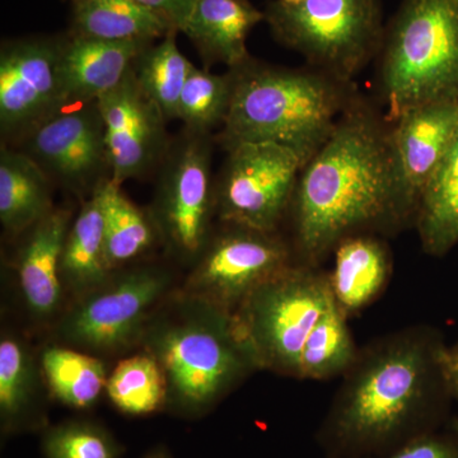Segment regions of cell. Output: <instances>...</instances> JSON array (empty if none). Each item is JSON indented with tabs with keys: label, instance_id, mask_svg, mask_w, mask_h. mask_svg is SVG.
I'll return each instance as SVG.
<instances>
[{
	"label": "cell",
	"instance_id": "cell-21",
	"mask_svg": "<svg viewBox=\"0 0 458 458\" xmlns=\"http://www.w3.org/2000/svg\"><path fill=\"white\" fill-rule=\"evenodd\" d=\"M99 185L72 222L60 260L63 284L81 294L106 282L111 273L105 259L104 205Z\"/></svg>",
	"mask_w": 458,
	"mask_h": 458
},
{
	"label": "cell",
	"instance_id": "cell-14",
	"mask_svg": "<svg viewBox=\"0 0 458 458\" xmlns=\"http://www.w3.org/2000/svg\"><path fill=\"white\" fill-rule=\"evenodd\" d=\"M457 131L458 99L418 105L391 120V161L403 223L414 221L428 181Z\"/></svg>",
	"mask_w": 458,
	"mask_h": 458
},
{
	"label": "cell",
	"instance_id": "cell-5",
	"mask_svg": "<svg viewBox=\"0 0 458 458\" xmlns=\"http://www.w3.org/2000/svg\"><path fill=\"white\" fill-rule=\"evenodd\" d=\"M436 351L415 335L394 336L370 351L344 386L336 409L340 436L369 445L399 432L426 399Z\"/></svg>",
	"mask_w": 458,
	"mask_h": 458
},
{
	"label": "cell",
	"instance_id": "cell-13",
	"mask_svg": "<svg viewBox=\"0 0 458 458\" xmlns=\"http://www.w3.org/2000/svg\"><path fill=\"white\" fill-rule=\"evenodd\" d=\"M62 42L23 38L7 42L0 53V131L21 140L64 110L60 86Z\"/></svg>",
	"mask_w": 458,
	"mask_h": 458
},
{
	"label": "cell",
	"instance_id": "cell-10",
	"mask_svg": "<svg viewBox=\"0 0 458 458\" xmlns=\"http://www.w3.org/2000/svg\"><path fill=\"white\" fill-rule=\"evenodd\" d=\"M170 276L141 267L108 278L82 294L60 324L66 343L93 352L119 351L140 335L148 315L164 297Z\"/></svg>",
	"mask_w": 458,
	"mask_h": 458
},
{
	"label": "cell",
	"instance_id": "cell-19",
	"mask_svg": "<svg viewBox=\"0 0 458 458\" xmlns=\"http://www.w3.org/2000/svg\"><path fill=\"white\" fill-rule=\"evenodd\" d=\"M390 270V254L378 238L360 233L343 240L328 276L337 306L345 315L360 311L381 293Z\"/></svg>",
	"mask_w": 458,
	"mask_h": 458
},
{
	"label": "cell",
	"instance_id": "cell-16",
	"mask_svg": "<svg viewBox=\"0 0 458 458\" xmlns=\"http://www.w3.org/2000/svg\"><path fill=\"white\" fill-rule=\"evenodd\" d=\"M146 41H105L74 36L62 41L60 86L64 106L98 101L123 82Z\"/></svg>",
	"mask_w": 458,
	"mask_h": 458
},
{
	"label": "cell",
	"instance_id": "cell-20",
	"mask_svg": "<svg viewBox=\"0 0 458 458\" xmlns=\"http://www.w3.org/2000/svg\"><path fill=\"white\" fill-rule=\"evenodd\" d=\"M51 180L22 150L0 149V222L12 233L32 228L53 210Z\"/></svg>",
	"mask_w": 458,
	"mask_h": 458
},
{
	"label": "cell",
	"instance_id": "cell-28",
	"mask_svg": "<svg viewBox=\"0 0 458 458\" xmlns=\"http://www.w3.org/2000/svg\"><path fill=\"white\" fill-rule=\"evenodd\" d=\"M106 391L123 414H152L167 403L164 369L149 352L132 355L117 364L108 376Z\"/></svg>",
	"mask_w": 458,
	"mask_h": 458
},
{
	"label": "cell",
	"instance_id": "cell-15",
	"mask_svg": "<svg viewBox=\"0 0 458 458\" xmlns=\"http://www.w3.org/2000/svg\"><path fill=\"white\" fill-rule=\"evenodd\" d=\"M98 104L114 183L122 186L126 180L144 176L164 161L168 152V122L140 89L132 68L119 86L98 99Z\"/></svg>",
	"mask_w": 458,
	"mask_h": 458
},
{
	"label": "cell",
	"instance_id": "cell-12",
	"mask_svg": "<svg viewBox=\"0 0 458 458\" xmlns=\"http://www.w3.org/2000/svg\"><path fill=\"white\" fill-rule=\"evenodd\" d=\"M51 116L22 138V152L51 182L92 194L110 179V157L98 101L74 105Z\"/></svg>",
	"mask_w": 458,
	"mask_h": 458
},
{
	"label": "cell",
	"instance_id": "cell-3",
	"mask_svg": "<svg viewBox=\"0 0 458 458\" xmlns=\"http://www.w3.org/2000/svg\"><path fill=\"white\" fill-rule=\"evenodd\" d=\"M179 318L147 333V352L164 369L167 403L200 415L258 367L232 312L190 298Z\"/></svg>",
	"mask_w": 458,
	"mask_h": 458
},
{
	"label": "cell",
	"instance_id": "cell-26",
	"mask_svg": "<svg viewBox=\"0 0 458 458\" xmlns=\"http://www.w3.org/2000/svg\"><path fill=\"white\" fill-rule=\"evenodd\" d=\"M177 32L171 30L158 45H149L132 66L140 89L159 107L167 122L177 119L181 93L195 68L177 47Z\"/></svg>",
	"mask_w": 458,
	"mask_h": 458
},
{
	"label": "cell",
	"instance_id": "cell-35",
	"mask_svg": "<svg viewBox=\"0 0 458 458\" xmlns=\"http://www.w3.org/2000/svg\"><path fill=\"white\" fill-rule=\"evenodd\" d=\"M143 458H172L170 452L165 450V448L157 447L155 450L148 452L146 456Z\"/></svg>",
	"mask_w": 458,
	"mask_h": 458
},
{
	"label": "cell",
	"instance_id": "cell-23",
	"mask_svg": "<svg viewBox=\"0 0 458 458\" xmlns=\"http://www.w3.org/2000/svg\"><path fill=\"white\" fill-rule=\"evenodd\" d=\"M414 223L427 254L445 255L458 245V131L428 181Z\"/></svg>",
	"mask_w": 458,
	"mask_h": 458
},
{
	"label": "cell",
	"instance_id": "cell-9",
	"mask_svg": "<svg viewBox=\"0 0 458 458\" xmlns=\"http://www.w3.org/2000/svg\"><path fill=\"white\" fill-rule=\"evenodd\" d=\"M164 162L150 218L168 249L190 260L209 242L216 210L209 134L188 131Z\"/></svg>",
	"mask_w": 458,
	"mask_h": 458
},
{
	"label": "cell",
	"instance_id": "cell-34",
	"mask_svg": "<svg viewBox=\"0 0 458 458\" xmlns=\"http://www.w3.org/2000/svg\"><path fill=\"white\" fill-rule=\"evenodd\" d=\"M436 361L445 386L458 397V343L451 348L437 346Z\"/></svg>",
	"mask_w": 458,
	"mask_h": 458
},
{
	"label": "cell",
	"instance_id": "cell-8",
	"mask_svg": "<svg viewBox=\"0 0 458 458\" xmlns=\"http://www.w3.org/2000/svg\"><path fill=\"white\" fill-rule=\"evenodd\" d=\"M227 152L214 183L219 219L225 225L276 232L291 208L302 159L276 143H242Z\"/></svg>",
	"mask_w": 458,
	"mask_h": 458
},
{
	"label": "cell",
	"instance_id": "cell-4",
	"mask_svg": "<svg viewBox=\"0 0 458 458\" xmlns=\"http://www.w3.org/2000/svg\"><path fill=\"white\" fill-rule=\"evenodd\" d=\"M377 57L388 122L418 105L458 99V0H403Z\"/></svg>",
	"mask_w": 458,
	"mask_h": 458
},
{
	"label": "cell",
	"instance_id": "cell-1",
	"mask_svg": "<svg viewBox=\"0 0 458 458\" xmlns=\"http://www.w3.org/2000/svg\"><path fill=\"white\" fill-rule=\"evenodd\" d=\"M291 207L297 249L310 264L322 260L345 238L403 225L390 122L360 92L303 165Z\"/></svg>",
	"mask_w": 458,
	"mask_h": 458
},
{
	"label": "cell",
	"instance_id": "cell-27",
	"mask_svg": "<svg viewBox=\"0 0 458 458\" xmlns=\"http://www.w3.org/2000/svg\"><path fill=\"white\" fill-rule=\"evenodd\" d=\"M41 366L51 393L69 408L89 409L106 388L104 363L92 355L53 346L42 352Z\"/></svg>",
	"mask_w": 458,
	"mask_h": 458
},
{
	"label": "cell",
	"instance_id": "cell-6",
	"mask_svg": "<svg viewBox=\"0 0 458 458\" xmlns=\"http://www.w3.org/2000/svg\"><path fill=\"white\" fill-rule=\"evenodd\" d=\"M264 13L284 47L345 82H354L384 41L381 0H273Z\"/></svg>",
	"mask_w": 458,
	"mask_h": 458
},
{
	"label": "cell",
	"instance_id": "cell-24",
	"mask_svg": "<svg viewBox=\"0 0 458 458\" xmlns=\"http://www.w3.org/2000/svg\"><path fill=\"white\" fill-rule=\"evenodd\" d=\"M0 420L3 432L18 433L42 424L36 406V369L31 354L16 337L0 342Z\"/></svg>",
	"mask_w": 458,
	"mask_h": 458
},
{
	"label": "cell",
	"instance_id": "cell-33",
	"mask_svg": "<svg viewBox=\"0 0 458 458\" xmlns=\"http://www.w3.org/2000/svg\"><path fill=\"white\" fill-rule=\"evenodd\" d=\"M137 2L164 17L172 29L180 32L191 12L195 0H137Z\"/></svg>",
	"mask_w": 458,
	"mask_h": 458
},
{
	"label": "cell",
	"instance_id": "cell-25",
	"mask_svg": "<svg viewBox=\"0 0 458 458\" xmlns=\"http://www.w3.org/2000/svg\"><path fill=\"white\" fill-rule=\"evenodd\" d=\"M104 205L105 259L114 271L144 254L155 242L157 229L140 208L110 179L99 185Z\"/></svg>",
	"mask_w": 458,
	"mask_h": 458
},
{
	"label": "cell",
	"instance_id": "cell-2",
	"mask_svg": "<svg viewBox=\"0 0 458 458\" xmlns=\"http://www.w3.org/2000/svg\"><path fill=\"white\" fill-rule=\"evenodd\" d=\"M231 105L219 141L276 143L294 150L303 165L322 147L360 93L354 82L307 65L285 68L250 59L229 69Z\"/></svg>",
	"mask_w": 458,
	"mask_h": 458
},
{
	"label": "cell",
	"instance_id": "cell-7",
	"mask_svg": "<svg viewBox=\"0 0 458 458\" xmlns=\"http://www.w3.org/2000/svg\"><path fill=\"white\" fill-rule=\"evenodd\" d=\"M334 300L328 276L310 267L292 265L255 289L233 315L258 367L298 377L304 344Z\"/></svg>",
	"mask_w": 458,
	"mask_h": 458
},
{
	"label": "cell",
	"instance_id": "cell-18",
	"mask_svg": "<svg viewBox=\"0 0 458 458\" xmlns=\"http://www.w3.org/2000/svg\"><path fill=\"white\" fill-rule=\"evenodd\" d=\"M71 213L53 209L33 225L18 258L21 291L30 311L38 318L53 315L62 301L60 260Z\"/></svg>",
	"mask_w": 458,
	"mask_h": 458
},
{
	"label": "cell",
	"instance_id": "cell-30",
	"mask_svg": "<svg viewBox=\"0 0 458 458\" xmlns=\"http://www.w3.org/2000/svg\"><path fill=\"white\" fill-rule=\"evenodd\" d=\"M232 98L231 73L214 74L195 66L180 96L177 119L188 131L209 134L227 117Z\"/></svg>",
	"mask_w": 458,
	"mask_h": 458
},
{
	"label": "cell",
	"instance_id": "cell-31",
	"mask_svg": "<svg viewBox=\"0 0 458 458\" xmlns=\"http://www.w3.org/2000/svg\"><path fill=\"white\" fill-rule=\"evenodd\" d=\"M45 458H120L122 447L98 424L72 420L49 428L42 439Z\"/></svg>",
	"mask_w": 458,
	"mask_h": 458
},
{
	"label": "cell",
	"instance_id": "cell-29",
	"mask_svg": "<svg viewBox=\"0 0 458 458\" xmlns=\"http://www.w3.org/2000/svg\"><path fill=\"white\" fill-rule=\"evenodd\" d=\"M354 361L355 346L346 315L334 300L304 344L298 377L328 378L348 369Z\"/></svg>",
	"mask_w": 458,
	"mask_h": 458
},
{
	"label": "cell",
	"instance_id": "cell-32",
	"mask_svg": "<svg viewBox=\"0 0 458 458\" xmlns=\"http://www.w3.org/2000/svg\"><path fill=\"white\" fill-rule=\"evenodd\" d=\"M387 458H458V454L445 442L421 437Z\"/></svg>",
	"mask_w": 458,
	"mask_h": 458
},
{
	"label": "cell",
	"instance_id": "cell-17",
	"mask_svg": "<svg viewBox=\"0 0 458 458\" xmlns=\"http://www.w3.org/2000/svg\"><path fill=\"white\" fill-rule=\"evenodd\" d=\"M265 20L249 0H195L180 32L197 47L205 65L238 68L251 59L246 40Z\"/></svg>",
	"mask_w": 458,
	"mask_h": 458
},
{
	"label": "cell",
	"instance_id": "cell-11",
	"mask_svg": "<svg viewBox=\"0 0 458 458\" xmlns=\"http://www.w3.org/2000/svg\"><path fill=\"white\" fill-rule=\"evenodd\" d=\"M228 225L208 242L186 289L190 298L232 312L292 264L291 250L276 232Z\"/></svg>",
	"mask_w": 458,
	"mask_h": 458
},
{
	"label": "cell",
	"instance_id": "cell-36",
	"mask_svg": "<svg viewBox=\"0 0 458 458\" xmlns=\"http://www.w3.org/2000/svg\"><path fill=\"white\" fill-rule=\"evenodd\" d=\"M285 2H300V0H285Z\"/></svg>",
	"mask_w": 458,
	"mask_h": 458
},
{
	"label": "cell",
	"instance_id": "cell-22",
	"mask_svg": "<svg viewBox=\"0 0 458 458\" xmlns=\"http://www.w3.org/2000/svg\"><path fill=\"white\" fill-rule=\"evenodd\" d=\"M72 9L73 35L81 38L152 42L174 30L137 0H72Z\"/></svg>",
	"mask_w": 458,
	"mask_h": 458
}]
</instances>
